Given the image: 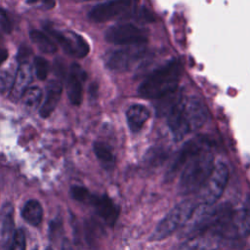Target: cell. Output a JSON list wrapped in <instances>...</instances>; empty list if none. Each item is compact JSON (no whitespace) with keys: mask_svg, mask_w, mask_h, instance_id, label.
Instances as JSON below:
<instances>
[{"mask_svg":"<svg viewBox=\"0 0 250 250\" xmlns=\"http://www.w3.org/2000/svg\"><path fill=\"white\" fill-rule=\"evenodd\" d=\"M182 73V64L173 60L154 70L139 86L138 93L145 99H160L175 92Z\"/></svg>","mask_w":250,"mask_h":250,"instance_id":"6da1fadb","label":"cell"},{"mask_svg":"<svg viewBox=\"0 0 250 250\" xmlns=\"http://www.w3.org/2000/svg\"><path fill=\"white\" fill-rule=\"evenodd\" d=\"M214 156L208 148L194 154L182 170L179 182L181 194L189 195L198 192L206 183L214 168Z\"/></svg>","mask_w":250,"mask_h":250,"instance_id":"7a4b0ae2","label":"cell"},{"mask_svg":"<svg viewBox=\"0 0 250 250\" xmlns=\"http://www.w3.org/2000/svg\"><path fill=\"white\" fill-rule=\"evenodd\" d=\"M198 202L195 199H186L175 205L158 223L151 233L150 240H162L177 229L183 228L190 219Z\"/></svg>","mask_w":250,"mask_h":250,"instance_id":"3957f363","label":"cell"},{"mask_svg":"<svg viewBox=\"0 0 250 250\" xmlns=\"http://www.w3.org/2000/svg\"><path fill=\"white\" fill-rule=\"evenodd\" d=\"M228 166L222 161H217L214 165L210 177L197 192L196 201L198 204L214 205L224 193L228 185Z\"/></svg>","mask_w":250,"mask_h":250,"instance_id":"277c9868","label":"cell"},{"mask_svg":"<svg viewBox=\"0 0 250 250\" xmlns=\"http://www.w3.org/2000/svg\"><path fill=\"white\" fill-rule=\"evenodd\" d=\"M104 38L111 44L135 46L144 44L147 40V33L135 24L119 23L110 26L105 31Z\"/></svg>","mask_w":250,"mask_h":250,"instance_id":"5b68a950","label":"cell"},{"mask_svg":"<svg viewBox=\"0 0 250 250\" xmlns=\"http://www.w3.org/2000/svg\"><path fill=\"white\" fill-rule=\"evenodd\" d=\"M46 29L63 49V51L70 56L75 58H84L89 54L90 46L88 42L78 33L70 30L61 31L53 28L52 26H46Z\"/></svg>","mask_w":250,"mask_h":250,"instance_id":"8992f818","label":"cell"},{"mask_svg":"<svg viewBox=\"0 0 250 250\" xmlns=\"http://www.w3.org/2000/svg\"><path fill=\"white\" fill-rule=\"evenodd\" d=\"M144 55L141 45L128 46L110 52L105 57V65L110 70L125 71L130 69Z\"/></svg>","mask_w":250,"mask_h":250,"instance_id":"52a82bcc","label":"cell"},{"mask_svg":"<svg viewBox=\"0 0 250 250\" xmlns=\"http://www.w3.org/2000/svg\"><path fill=\"white\" fill-rule=\"evenodd\" d=\"M134 0H108L94 6L89 11V19L96 22L112 21L128 13Z\"/></svg>","mask_w":250,"mask_h":250,"instance_id":"ba28073f","label":"cell"},{"mask_svg":"<svg viewBox=\"0 0 250 250\" xmlns=\"http://www.w3.org/2000/svg\"><path fill=\"white\" fill-rule=\"evenodd\" d=\"M87 204L95 209L98 216L103 219L107 226H114L120 212L118 206L111 200V198L105 194L98 195L91 193Z\"/></svg>","mask_w":250,"mask_h":250,"instance_id":"9c48e42d","label":"cell"},{"mask_svg":"<svg viewBox=\"0 0 250 250\" xmlns=\"http://www.w3.org/2000/svg\"><path fill=\"white\" fill-rule=\"evenodd\" d=\"M167 124L175 141L177 142L181 141L190 132L185 113L184 100H179L169 110L167 116Z\"/></svg>","mask_w":250,"mask_h":250,"instance_id":"30bf717a","label":"cell"},{"mask_svg":"<svg viewBox=\"0 0 250 250\" xmlns=\"http://www.w3.org/2000/svg\"><path fill=\"white\" fill-rule=\"evenodd\" d=\"M185 113L190 131L202 127L207 120L208 110L205 104L198 97H190L184 100Z\"/></svg>","mask_w":250,"mask_h":250,"instance_id":"8fae6325","label":"cell"},{"mask_svg":"<svg viewBox=\"0 0 250 250\" xmlns=\"http://www.w3.org/2000/svg\"><path fill=\"white\" fill-rule=\"evenodd\" d=\"M206 147V143L203 140L199 139H194L190 140L188 143H186L181 150L179 151L178 155L175 157L174 161L172 162L168 172H167V177L169 179H172L175 177V175L179 172L182 171L187 162L197 152L202 150L203 148Z\"/></svg>","mask_w":250,"mask_h":250,"instance_id":"7c38bea8","label":"cell"},{"mask_svg":"<svg viewBox=\"0 0 250 250\" xmlns=\"http://www.w3.org/2000/svg\"><path fill=\"white\" fill-rule=\"evenodd\" d=\"M13 215L12 204H5L0 212V250H11L16 232Z\"/></svg>","mask_w":250,"mask_h":250,"instance_id":"4fadbf2b","label":"cell"},{"mask_svg":"<svg viewBox=\"0 0 250 250\" xmlns=\"http://www.w3.org/2000/svg\"><path fill=\"white\" fill-rule=\"evenodd\" d=\"M85 77L86 74L80 65L76 63L71 65L66 79V93L70 103L74 105H79L82 102L83 81Z\"/></svg>","mask_w":250,"mask_h":250,"instance_id":"5bb4252c","label":"cell"},{"mask_svg":"<svg viewBox=\"0 0 250 250\" xmlns=\"http://www.w3.org/2000/svg\"><path fill=\"white\" fill-rule=\"evenodd\" d=\"M32 81V67L27 62H21L16 71L15 80L11 89V97L13 100L21 99L23 93L29 88Z\"/></svg>","mask_w":250,"mask_h":250,"instance_id":"9a60e30c","label":"cell"},{"mask_svg":"<svg viewBox=\"0 0 250 250\" xmlns=\"http://www.w3.org/2000/svg\"><path fill=\"white\" fill-rule=\"evenodd\" d=\"M220 238L222 237L207 231L188 238V240L181 246L180 250H216L220 246Z\"/></svg>","mask_w":250,"mask_h":250,"instance_id":"2e32d148","label":"cell"},{"mask_svg":"<svg viewBox=\"0 0 250 250\" xmlns=\"http://www.w3.org/2000/svg\"><path fill=\"white\" fill-rule=\"evenodd\" d=\"M62 86L61 81L52 80L47 85L46 96L43 101V104L40 106L39 113L42 117H48L55 110L62 95Z\"/></svg>","mask_w":250,"mask_h":250,"instance_id":"e0dca14e","label":"cell"},{"mask_svg":"<svg viewBox=\"0 0 250 250\" xmlns=\"http://www.w3.org/2000/svg\"><path fill=\"white\" fill-rule=\"evenodd\" d=\"M149 115L148 108L144 104H135L130 105L126 111V119L129 129L134 133L139 132L149 118Z\"/></svg>","mask_w":250,"mask_h":250,"instance_id":"ac0fdd59","label":"cell"},{"mask_svg":"<svg viewBox=\"0 0 250 250\" xmlns=\"http://www.w3.org/2000/svg\"><path fill=\"white\" fill-rule=\"evenodd\" d=\"M21 216L27 224L33 227L39 226L43 218V209L39 201L36 199H29L26 201L21 210Z\"/></svg>","mask_w":250,"mask_h":250,"instance_id":"d6986e66","label":"cell"},{"mask_svg":"<svg viewBox=\"0 0 250 250\" xmlns=\"http://www.w3.org/2000/svg\"><path fill=\"white\" fill-rule=\"evenodd\" d=\"M94 152L102 165L105 170H111L115 164V157L111 148L103 142H95L93 146Z\"/></svg>","mask_w":250,"mask_h":250,"instance_id":"ffe728a7","label":"cell"},{"mask_svg":"<svg viewBox=\"0 0 250 250\" xmlns=\"http://www.w3.org/2000/svg\"><path fill=\"white\" fill-rule=\"evenodd\" d=\"M29 37L32 43L43 53L54 54L57 52V45L44 32L34 29L29 32Z\"/></svg>","mask_w":250,"mask_h":250,"instance_id":"44dd1931","label":"cell"},{"mask_svg":"<svg viewBox=\"0 0 250 250\" xmlns=\"http://www.w3.org/2000/svg\"><path fill=\"white\" fill-rule=\"evenodd\" d=\"M43 93L42 90L37 86L29 87L21 96V100L22 104L28 109H36L42 103Z\"/></svg>","mask_w":250,"mask_h":250,"instance_id":"7402d4cb","label":"cell"},{"mask_svg":"<svg viewBox=\"0 0 250 250\" xmlns=\"http://www.w3.org/2000/svg\"><path fill=\"white\" fill-rule=\"evenodd\" d=\"M15 75L16 72H13L10 69L0 70V93L11 91L14 84Z\"/></svg>","mask_w":250,"mask_h":250,"instance_id":"603a6c76","label":"cell"},{"mask_svg":"<svg viewBox=\"0 0 250 250\" xmlns=\"http://www.w3.org/2000/svg\"><path fill=\"white\" fill-rule=\"evenodd\" d=\"M34 72L39 80H45L49 73V62L42 57H36L33 62Z\"/></svg>","mask_w":250,"mask_h":250,"instance_id":"cb8c5ba5","label":"cell"},{"mask_svg":"<svg viewBox=\"0 0 250 250\" xmlns=\"http://www.w3.org/2000/svg\"><path fill=\"white\" fill-rule=\"evenodd\" d=\"M70 194L72 196V198H74L75 200L85 203L87 204L90 196H91V192L84 187L81 186H73L70 188Z\"/></svg>","mask_w":250,"mask_h":250,"instance_id":"d4e9b609","label":"cell"},{"mask_svg":"<svg viewBox=\"0 0 250 250\" xmlns=\"http://www.w3.org/2000/svg\"><path fill=\"white\" fill-rule=\"evenodd\" d=\"M25 235L22 229H17L11 250H25Z\"/></svg>","mask_w":250,"mask_h":250,"instance_id":"484cf974","label":"cell"},{"mask_svg":"<svg viewBox=\"0 0 250 250\" xmlns=\"http://www.w3.org/2000/svg\"><path fill=\"white\" fill-rule=\"evenodd\" d=\"M0 25L6 32H11V30L13 28L12 21L8 15V13L4 9H1V8H0Z\"/></svg>","mask_w":250,"mask_h":250,"instance_id":"4316f807","label":"cell"},{"mask_svg":"<svg viewBox=\"0 0 250 250\" xmlns=\"http://www.w3.org/2000/svg\"><path fill=\"white\" fill-rule=\"evenodd\" d=\"M27 4L33 5L35 7L49 10L55 6V0H26Z\"/></svg>","mask_w":250,"mask_h":250,"instance_id":"83f0119b","label":"cell"},{"mask_svg":"<svg viewBox=\"0 0 250 250\" xmlns=\"http://www.w3.org/2000/svg\"><path fill=\"white\" fill-rule=\"evenodd\" d=\"M7 58H8V51L5 47H3L0 44V65L6 61Z\"/></svg>","mask_w":250,"mask_h":250,"instance_id":"f1b7e54d","label":"cell"},{"mask_svg":"<svg viewBox=\"0 0 250 250\" xmlns=\"http://www.w3.org/2000/svg\"><path fill=\"white\" fill-rule=\"evenodd\" d=\"M62 250H74L72 244L70 243V241L66 238H64L62 240Z\"/></svg>","mask_w":250,"mask_h":250,"instance_id":"f546056e","label":"cell"},{"mask_svg":"<svg viewBox=\"0 0 250 250\" xmlns=\"http://www.w3.org/2000/svg\"><path fill=\"white\" fill-rule=\"evenodd\" d=\"M46 250H53V248H51V247H47V248H46Z\"/></svg>","mask_w":250,"mask_h":250,"instance_id":"4dcf8cb0","label":"cell"},{"mask_svg":"<svg viewBox=\"0 0 250 250\" xmlns=\"http://www.w3.org/2000/svg\"><path fill=\"white\" fill-rule=\"evenodd\" d=\"M77 1H91V0H77Z\"/></svg>","mask_w":250,"mask_h":250,"instance_id":"1f68e13d","label":"cell"},{"mask_svg":"<svg viewBox=\"0 0 250 250\" xmlns=\"http://www.w3.org/2000/svg\"><path fill=\"white\" fill-rule=\"evenodd\" d=\"M34 250H37V249H34Z\"/></svg>","mask_w":250,"mask_h":250,"instance_id":"d6a6232c","label":"cell"}]
</instances>
